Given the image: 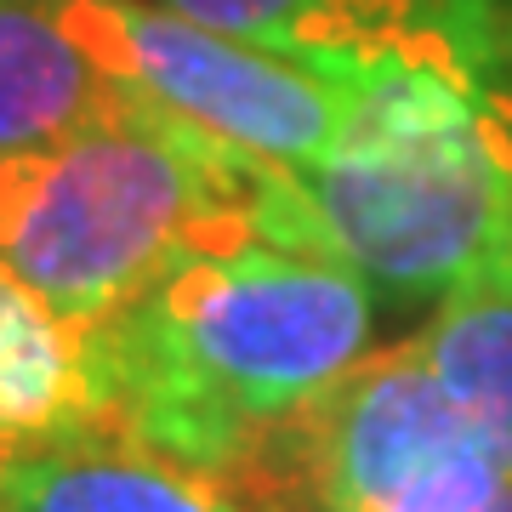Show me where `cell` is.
<instances>
[{
	"mask_svg": "<svg viewBox=\"0 0 512 512\" xmlns=\"http://www.w3.org/2000/svg\"><path fill=\"white\" fill-rule=\"evenodd\" d=\"M484 109H490V126H495V143L512 165V92H484Z\"/></svg>",
	"mask_w": 512,
	"mask_h": 512,
	"instance_id": "8fae6325",
	"label": "cell"
},
{
	"mask_svg": "<svg viewBox=\"0 0 512 512\" xmlns=\"http://www.w3.org/2000/svg\"><path fill=\"white\" fill-rule=\"evenodd\" d=\"M376 308L353 268L262 234L183 251L97 325L114 433L228 484L376 353Z\"/></svg>",
	"mask_w": 512,
	"mask_h": 512,
	"instance_id": "6da1fadb",
	"label": "cell"
},
{
	"mask_svg": "<svg viewBox=\"0 0 512 512\" xmlns=\"http://www.w3.org/2000/svg\"><path fill=\"white\" fill-rule=\"evenodd\" d=\"M262 160L126 109L0 154V262L69 325H103L200 245L256 234Z\"/></svg>",
	"mask_w": 512,
	"mask_h": 512,
	"instance_id": "3957f363",
	"label": "cell"
},
{
	"mask_svg": "<svg viewBox=\"0 0 512 512\" xmlns=\"http://www.w3.org/2000/svg\"><path fill=\"white\" fill-rule=\"evenodd\" d=\"M490 512H512V490H507V495H501V501H495V507H490Z\"/></svg>",
	"mask_w": 512,
	"mask_h": 512,
	"instance_id": "7c38bea8",
	"label": "cell"
},
{
	"mask_svg": "<svg viewBox=\"0 0 512 512\" xmlns=\"http://www.w3.org/2000/svg\"><path fill=\"white\" fill-rule=\"evenodd\" d=\"M256 234L330 256L382 308H439L512 251V165L473 74L359 63L348 137L313 165L256 171Z\"/></svg>",
	"mask_w": 512,
	"mask_h": 512,
	"instance_id": "7a4b0ae2",
	"label": "cell"
},
{
	"mask_svg": "<svg viewBox=\"0 0 512 512\" xmlns=\"http://www.w3.org/2000/svg\"><path fill=\"white\" fill-rule=\"evenodd\" d=\"M183 18L239 35L268 52L359 69L382 57H421L484 74V6L478 0H160ZM484 92V86H478Z\"/></svg>",
	"mask_w": 512,
	"mask_h": 512,
	"instance_id": "8992f818",
	"label": "cell"
},
{
	"mask_svg": "<svg viewBox=\"0 0 512 512\" xmlns=\"http://www.w3.org/2000/svg\"><path fill=\"white\" fill-rule=\"evenodd\" d=\"M131 97L57 29L46 0H0V154L52 143Z\"/></svg>",
	"mask_w": 512,
	"mask_h": 512,
	"instance_id": "30bf717a",
	"label": "cell"
},
{
	"mask_svg": "<svg viewBox=\"0 0 512 512\" xmlns=\"http://www.w3.org/2000/svg\"><path fill=\"white\" fill-rule=\"evenodd\" d=\"M410 348L512 473V251L444 296Z\"/></svg>",
	"mask_w": 512,
	"mask_h": 512,
	"instance_id": "9c48e42d",
	"label": "cell"
},
{
	"mask_svg": "<svg viewBox=\"0 0 512 512\" xmlns=\"http://www.w3.org/2000/svg\"><path fill=\"white\" fill-rule=\"evenodd\" d=\"M228 484L251 512H490L512 473L399 342L365 353Z\"/></svg>",
	"mask_w": 512,
	"mask_h": 512,
	"instance_id": "277c9868",
	"label": "cell"
},
{
	"mask_svg": "<svg viewBox=\"0 0 512 512\" xmlns=\"http://www.w3.org/2000/svg\"><path fill=\"white\" fill-rule=\"evenodd\" d=\"M57 29L126 97L274 165H313L348 137L359 69H325L183 18L160 0H46Z\"/></svg>",
	"mask_w": 512,
	"mask_h": 512,
	"instance_id": "5b68a950",
	"label": "cell"
},
{
	"mask_svg": "<svg viewBox=\"0 0 512 512\" xmlns=\"http://www.w3.org/2000/svg\"><path fill=\"white\" fill-rule=\"evenodd\" d=\"M0 512H251L217 473L143 450L120 433L0 461Z\"/></svg>",
	"mask_w": 512,
	"mask_h": 512,
	"instance_id": "ba28073f",
	"label": "cell"
},
{
	"mask_svg": "<svg viewBox=\"0 0 512 512\" xmlns=\"http://www.w3.org/2000/svg\"><path fill=\"white\" fill-rule=\"evenodd\" d=\"M114 433L97 325H69L0 262V461Z\"/></svg>",
	"mask_w": 512,
	"mask_h": 512,
	"instance_id": "52a82bcc",
	"label": "cell"
}]
</instances>
